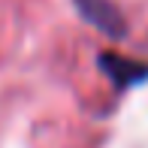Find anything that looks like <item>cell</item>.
I'll return each instance as SVG.
<instances>
[{
  "label": "cell",
  "instance_id": "obj_1",
  "mask_svg": "<svg viewBox=\"0 0 148 148\" xmlns=\"http://www.w3.org/2000/svg\"><path fill=\"white\" fill-rule=\"evenodd\" d=\"M76 9L82 12L85 21H91L94 27H100L106 36H124L127 30V21L121 15V9L112 0H73Z\"/></svg>",
  "mask_w": 148,
  "mask_h": 148
},
{
  "label": "cell",
  "instance_id": "obj_2",
  "mask_svg": "<svg viewBox=\"0 0 148 148\" xmlns=\"http://www.w3.org/2000/svg\"><path fill=\"white\" fill-rule=\"evenodd\" d=\"M100 66L103 73L115 82V88H127L130 82H139L142 76H148V64H139V60H127L124 55H100Z\"/></svg>",
  "mask_w": 148,
  "mask_h": 148
}]
</instances>
